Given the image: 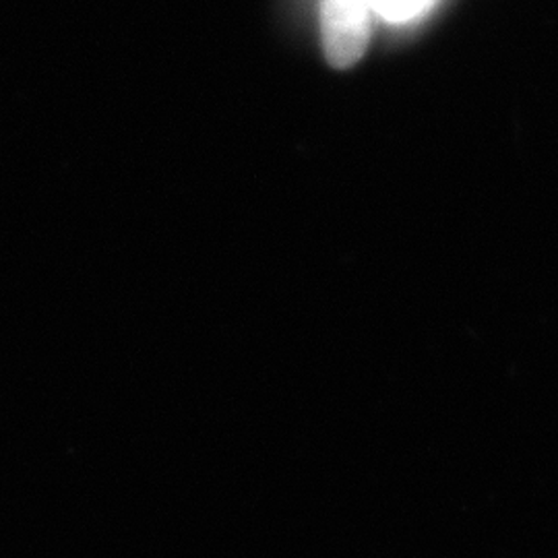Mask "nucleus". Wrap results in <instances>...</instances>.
Segmentation results:
<instances>
[{
	"instance_id": "nucleus-2",
	"label": "nucleus",
	"mask_w": 558,
	"mask_h": 558,
	"mask_svg": "<svg viewBox=\"0 0 558 558\" xmlns=\"http://www.w3.org/2000/svg\"><path fill=\"white\" fill-rule=\"evenodd\" d=\"M435 0H371L373 13L387 23H410L424 15Z\"/></svg>"
},
{
	"instance_id": "nucleus-1",
	"label": "nucleus",
	"mask_w": 558,
	"mask_h": 558,
	"mask_svg": "<svg viewBox=\"0 0 558 558\" xmlns=\"http://www.w3.org/2000/svg\"><path fill=\"white\" fill-rule=\"evenodd\" d=\"M320 38L336 69L356 64L371 38V0H319Z\"/></svg>"
}]
</instances>
